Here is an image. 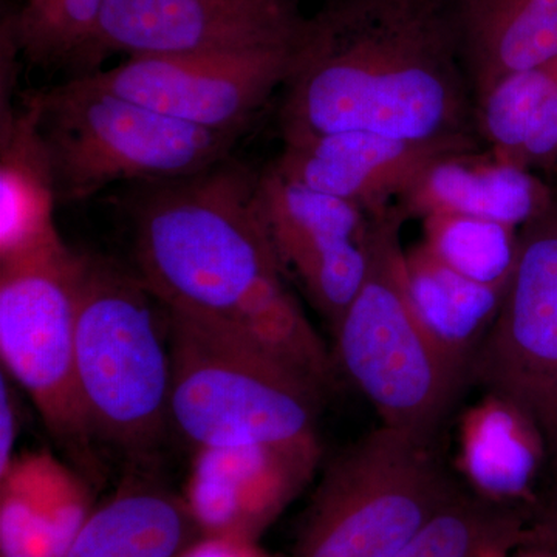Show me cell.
<instances>
[{
  "mask_svg": "<svg viewBox=\"0 0 557 557\" xmlns=\"http://www.w3.org/2000/svg\"><path fill=\"white\" fill-rule=\"evenodd\" d=\"M471 384L536 429L557 472V203L520 228L504 298L472 362Z\"/></svg>",
  "mask_w": 557,
  "mask_h": 557,
  "instance_id": "9",
  "label": "cell"
},
{
  "mask_svg": "<svg viewBox=\"0 0 557 557\" xmlns=\"http://www.w3.org/2000/svg\"><path fill=\"white\" fill-rule=\"evenodd\" d=\"M531 509L461 486L394 557H511L530 541Z\"/></svg>",
  "mask_w": 557,
  "mask_h": 557,
  "instance_id": "23",
  "label": "cell"
},
{
  "mask_svg": "<svg viewBox=\"0 0 557 557\" xmlns=\"http://www.w3.org/2000/svg\"><path fill=\"white\" fill-rule=\"evenodd\" d=\"M474 101L557 57V0H446Z\"/></svg>",
  "mask_w": 557,
  "mask_h": 557,
  "instance_id": "17",
  "label": "cell"
},
{
  "mask_svg": "<svg viewBox=\"0 0 557 557\" xmlns=\"http://www.w3.org/2000/svg\"><path fill=\"white\" fill-rule=\"evenodd\" d=\"M423 219V242L442 262L480 284H508L518 260L519 228L449 212Z\"/></svg>",
  "mask_w": 557,
  "mask_h": 557,
  "instance_id": "25",
  "label": "cell"
},
{
  "mask_svg": "<svg viewBox=\"0 0 557 557\" xmlns=\"http://www.w3.org/2000/svg\"><path fill=\"white\" fill-rule=\"evenodd\" d=\"M406 277L418 317L453 357L472 370L507 285H487L457 273L424 242L405 251Z\"/></svg>",
  "mask_w": 557,
  "mask_h": 557,
  "instance_id": "20",
  "label": "cell"
},
{
  "mask_svg": "<svg viewBox=\"0 0 557 557\" xmlns=\"http://www.w3.org/2000/svg\"><path fill=\"white\" fill-rule=\"evenodd\" d=\"M178 557H278L263 549L258 541L231 536H203L188 545Z\"/></svg>",
  "mask_w": 557,
  "mask_h": 557,
  "instance_id": "26",
  "label": "cell"
},
{
  "mask_svg": "<svg viewBox=\"0 0 557 557\" xmlns=\"http://www.w3.org/2000/svg\"><path fill=\"white\" fill-rule=\"evenodd\" d=\"M405 218L398 207L370 218L368 276L333 332L335 359L383 426L435 443L471 369L418 317L399 240Z\"/></svg>",
  "mask_w": 557,
  "mask_h": 557,
  "instance_id": "3",
  "label": "cell"
},
{
  "mask_svg": "<svg viewBox=\"0 0 557 557\" xmlns=\"http://www.w3.org/2000/svg\"><path fill=\"white\" fill-rule=\"evenodd\" d=\"M460 490L435 443L381 424L325 468L292 557H394Z\"/></svg>",
  "mask_w": 557,
  "mask_h": 557,
  "instance_id": "7",
  "label": "cell"
},
{
  "mask_svg": "<svg viewBox=\"0 0 557 557\" xmlns=\"http://www.w3.org/2000/svg\"><path fill=\"white\" fill-rule=\"evenodd\" d=\"M137 276L170 313L255 343L327 395L335 354L289 292L259 201V172L225 160L143 185L131 208Z\"/></svg>",
  "mask_w": 557,
  "mask_h": 557,
  "instance_id": "1",
  "label": "cell"
},
{
  "mask_svg": "<svg viewBox=\"0 0 557 557\" xmlns=\"http://www.w3.org/2000/svg\"><path fill=\"white\" fill-rule=\"evenodd\" d=\"M84 256L67 247L0 263L3 372L32 398L44 424L65 443L94 432L76 379V314Z\"/></svg>",
  "mask_w": 557,
  "mask_h": 557,
  "instance_id": "8",
  "label": "cell"
},
{
  "mask_svg": "<svg viewBox=\"0 0 557 557\" xmlns=\"http://www.w3.org/2000/svg\"><path fill=\"white\" fill-rule=\"evenodd\" d=\"M493 152L530 171L557 163V57L498 81L475 101Z\"/></svg>",
  "mask_w": 557,
  "mask_h": 557,
  "instance_id": "21",
  "label": "cell"
},
{
  "mask_svg": "<svg viewBox=\"0 0 557 557\" xmlns=\"http://www.w3.org/2000/svg\"><path fill=\"white\" fill-rule=\"evenodd\" d=\"M552 496L557 497V486H556L555 493H553Z\"/></svg>",
  "mask_w": 557,
  "mask_h": 557,
  "instance_id": "30",
  "label": "cell"
},
{
  "mask_svg": "<svg viewBox=\"0 0 557 557\" xmlns=\"http://www.w3.org/2000/svg\"><path fill=\"white\" fill-rule=\"evenodd\" d=\"M530 171L496 152L454 150L432 161L408 190L399 209L426 218L435 212L471 215L522 228L552 203Z\"/></svg>",
  "mask_w": 557,
  "mask_h": 557,
  "instance_id": "16",
  "label": "cell"
},
{
  "mask_svg": "<svg viewBox=\"0 0 557 557\" xmlns=\"http://www.w3.org/2000/svg\"><path fill=\"white\" fill-rule=\"evenodd\" d=\"M471 86L446 0H330L285 84L282 138L369 132L474 146Z\"/></svg>",
  "mask_w": 557,
  "mask_h": 557,
  "instance_id": "2",
  "label": "cell"
},
{
  "mask_svg": "<svg viewBox=\"0 0 557 557\" xmlns=\"http://www.w3.org/2000/svg\"><path fill=\"white\" fill-rule=\"evenodd\" d=\"M0 148V263L61 247L53 171L27 101L2 110Z\"/></svg>",
  "mask_w": 557,
  "mask_h": 557,
  "instance_id": "18",
  "label": "cell"
},
{
  "mask_svg": "<svg viewBox=\"0 0 557 557\" xmlns=\"http://www.w3.org/2000/svg\"><path fill=\"white\" fill-rule=\"evenodd\" d=\"M259 201L285 274L335 332L369 271L370 218L351 201L259 172Z\"/></svg>",
  "mask_w": 557,
  "mask_h": 557,
  "instance_id": "12",
  "label": "cell"
},
{
  "mask_svg": "<svg viewBox=\"0 0 557 557\" xmlns=\"http://www.w3.org/2000/svg\"><path fill=\"white\" fill-rule=\"evenodd\" d=\"M311 17L299 0H106L84 73L109 54L225 53L298 46Z\"/></svg>",
  "mask_w": 557,
  "mask_h": 557,
  "instance_id": "11",
  "label": "cell"
},
{
  "mask_svg": "<svg viewBox=\"0 0 557 557\" xmlns=\"http://www.w3.org/2000/svg\"><path fill=\"white\" fill-rule=\"evenodd\" d=\"M327 2H330V0H327Z\"/></svg>",
  "mask_w": 557,
  "mask_h": 557,
  "instance_id": "31",
  "label": "cell"
},
{
  "mask_svg": "<svg viewBox=\"0 0 557 557\" xmlns=\"http://www.w3.org/2000/svg\"><path fill=\"white\" fill-rule=\"evenodd\" d=\"M511 557H557V545L530 539Z\"/></svg>",
  "mask_w": 557,
  "mask_h": 557,
  "instance_id": "29",
  "label": "cell"
},
{
  "mask_svg": "<svg viewBox=\"0 0 557 557\" xmlns=\"http://www.w3.org/2000/svg\"><path fill=\"white\" fill-rule=\"evenodd\" d=\"M544 458L536 429L505 399L485 394L461 418L458 467L479 496L533 508L531 486Z\"/></svg>",
  "mask_w": 557,
  "mask_h": 557,
  "instance_id": "19",
  "label": "cell"
},
{
  "mask_svg": "<svg viewBox=\"0 0 557 557\" xmlns=\"http://www.w3.org/2000/svg\"><path fill=\"white\" fill-rule=\"evenodd\" d=\"M159 300L137 274L84 256L76 379L94 431L121 445L156 442L170 418L171 348Z\"/></svg>",
  "mask_w": 557,
  "mask_h": 557,
  "instance_id": "6",
  "label": "cell"
},
{
  "mask_svg": "<svg viewBox=\"0 0 557 557\" xmlns=\"http://www.w3.org/2000/svg\"><path fill=\"white\" fill-rule=\"evenodd\" d=\"M530 539L557 545V497L537 500L531 508Z\"/></svg>",
  "mask_w": 557,
  "mask_h": 557,
  "instance_id": "28",
  "label": "cell"
},
{
  "mask_svg": "<svg viewBox=\"0 0 557 557\" xmlns=\"http://www.w3.org/2000/svg\"><path fill=\"white\" fill-rule=\"evenodd\" d=\"M190 525L185 502L135 487L94 509L65 557H178Z\"/></svg>",
  "mask_w": 557,
  "mask_h": 557,
  "instance_id": "22",
  "label": "cell"
},
{
  "mask_svg": "<svg viewBox=\"0 0 557 557\" xmlns=\"http://www.w3.org/2000/svg\"><path fill=\"white\" fill-rule=\"evenodd\" d=\"M17 434H20V413H17L16 401L7 380V373L2 372L0 375V475L16 458L14 446H16Z\"/></svg>",
  "mask_w": 557,
  "mask_h": 557,
  "instance_id": "27",
  "label": "cell"
},
{
  "mask_svg": "<svg viewBox=\"0 0 557 557\" xmlns=\"http://www.w3.org/2000/svg\"><path fill=\"white\" fill-rule=\"evenodd\" d=\"M322 450L197 448L183 502L203 536L259 541L313 479Z\"/></svg>",
  "mask_w": 557,
  "mask_h": 557,
  "instance_id": "13",
  "label": "cell"
},
{
  "mask_svg": "<svg viewBox=\"0 0 557 557\" xmlns=\"http://www.w3.org/2000/svg\"><path fill=\"white\" fill-rule=\"evenodd\" d=\"M475 146L418 143L369 132L284 139L273 168L282 177L358 205L369 218L394 209L432 161Z\"/></svg>",
  "mask_w": 557,
  "mask_h": 557,
  "instance_id": "14",
  "label": "cell"
},
{
  "mask_svg": "<svg viewBox=\"0 0 557 557\" xmlns=\"http://www.w3.org/2000/svg\"><path fill=\"white\" fill-rule=\"evenodd\" d=\"M24 100L35 110L62 203L89 200L113 183L193 177L228 160L240 137L172 119L86 75Z\"/></svg>",
  "mask_w": 557,
  "mask_h": 557,
  "instance_id": "5",
  "label": "cell"
},
{
  "mask_svg": "<svg viewBox=\"0 0 557 557\" xmlns=\"http://www.w3.org/2000/svg\"><path fill=\"white\" fill-rule=\"evenodd\" d=\"M164 310V309H163ZM166 313L170 418L197 448L276 446L322 450L324 395L251 341Z\"/></svg>",
  "mask_w": 557,
  "mask_h": 557,
  "instance_id": "4",
  "label": "cell"
},
{
  "mask_svg": "<svg viewBox=\"0 0 557 557\" xmlns=\"http://www.w3.org/2000/svg\"><path fill=\"white\" fill-rule=\"evenodd\" d=\"M106 0H24L3 11L22 57L40 67H83Z\"/></svg>",
  "mask_w": 557,
  "mask_h": 557,
  "instance_id": "24",
  "label": "cell"
},
{
  "mask_svg": "<svg viewBox=\"0 0 557 557\" xmlns=\"http://www.w3.org/2000/svg\"><path fill=\"white\" fill-rule=\"evenodd\" d=\"M304 42L225 53L131 57L116 67L84 75L172 119L242 135L271 95L292 78Z\"/></svg>",
  "mask_w": 557,
  "mask_h": 557,
  "instance_id": "10",
  "label": "cell"
},
{
  "mask_svg": "<svg viewBox=\"0 0 557 557\" xmlns=\"http://www.w3.org/2000/svg\"><path fill=\"white\" fill-rule=\"evenodd\" d=\"M94 508L89 487L47 450L0 475V556L65 557Z\"/></svg>",
  "mask_w": 557,
  "mask_h": 557,
  "instance_id": "15",
  "label": "cell"
}]
</instances>
